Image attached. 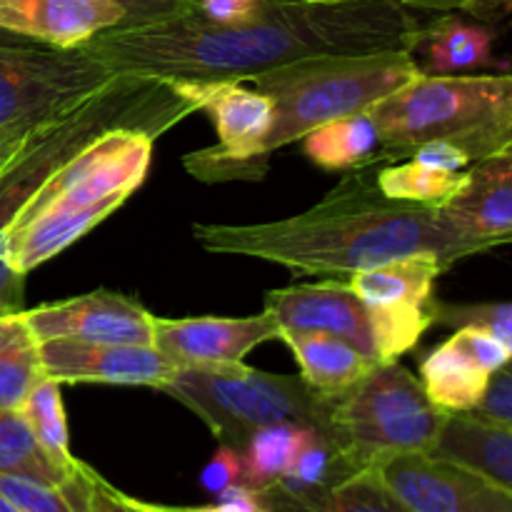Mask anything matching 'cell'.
I'll list each match as a JSON object with an SVG mask.
<instances>
[{
	"instance_id": "cell-27",
	"label": "cell",
	"mask_w": 512,
	"mask_h": 512,
	"mask_svg": "<svg viewBox=\"0 0 512 512\" xmlns=\"http://www.w3.org/2000/svg\"><path fill=\"white\" fill-rule=\"evenodd\" d=\"M70 470L50 458L20 410H0V475L60 488Z\"/></svg>"
},
{
	"instance_id": "cell-33",
	"label": "cell",
	"mask_w": 512,
	"mask_h": 512,
	"mask_svg": "<svg viewBox=\"0 0 512 512\" xmlns=\"http://www.w3.org/2000/svg\"><path fill=\"white\" fill-rule=\"evenodd\" d=\"M60 493L68 498L75 512H138L125 503L120 490H115L83 460H75L68 480L60 485Z\"/></svg>"
},
{
	"instance_id": "cell-19",
	"label": "cell",
	"mask_w": 512,
	"mask_h": 512,
	"mask_svg": "<svg viewBox=\"0 0 512 512\" xmlns=\"http://www.w3.org/2000/svg\"><path fill=\"white\" fill-rule=\"evenodd\" d=\"M130 195H110L80 208H48L30 218L18 220L5 235V260L20 275H28L38 265L68 250L75 240L103 223Z\"/></svg>"
},
{
	"instance_id": "cell-34",
	"label": "cell",
	"mask_w": 512,
	"mask_h": 512,
	"mask_svg": "<svg viewBox=\"0 0 512 512\" xmlns=\"http://www.w3.org/2000/svg\"><path fill=\"white\" fill-rule=\"evenodd\" d=\"M0 493L20 512H75L60 488L35 483V480L0 475Z\"/></svg>"
},
{
	"instance_id": "cell-28",
	"label": "cell",
	"mask_w": 512,
	"mask_h": 512,
	"mask_svg": "<svg viewBox=\"0 0 512 512\" xmlns=\"http://www.w3.org/2000/svg\"><path fill=\"white\" fill-rule=\"evenodd\" d=\"M465 180H468V170L453 173V170L430 168L418 160L390 165V168L378 163V170H375V185L383 195L405 200V203L433 205V208H443L445 203H450L463 190Z\"/></svg>"
},
{
	"instance_id": "cell-43",
	"label": "cell",
	"mask_w": 512,
	"mask_h": 512,
	"mask_svg": "<svg viewBox=\"0 0 512 512\" xmlns=\"http://www.w3.org/2000/svg\"><path fill=\"white\" fill-rule=\"evenodd\" d=\"M410 160H418V163L430 165V168L440 170H463L465 165H470V158L460 148L450 143H440V140H433V143H423L418 148L410 150Z\"/></svg>"
},
{
	"instance_id": "cell-31",
	"label": "cell",
	"mask_w": 512,
	"mask_h": 512,
	"mask_svg": "<svg viewBox=\"0 0 512 512\" xmlns=\"http://www.w3.org/2000/svg\"><path fill=\"white\" fill-rule=\"evenodd\" d=\"M353 475L348 465L343 463L338 450L333 448L325 435L318 430H305L303 440H300L298 450L293 455L288 473L278 483L288 485V488H318V485L338 483V480Z\"/></svg>"
},
{
	"instance_id": "cell-2",
	"label": "cell",
	"mask_w": 512,
	"mask_h": 512,
	"mask_svg": "<svg viewBox=\"0 0 512 512\" xmlns=\"http://www.w3.org/2000/svg\"><path fill=\"white\" fill-rule=\"evenodd\" d=\"M193 238L218 255H243L303 275H353L410 255H435L445 270L485 253L460 238L440 208L393 200L350 175L318 205L285 220L230 225L198 223Z\"/></svg>"
},
{
	"instance_id": "cell-36",
	"label": "cell",
	"mask_w": 512,
	"mask_h": 512,
	"mask_svg": "<svg viewBox=\"0 0 512 512\" xmlns=\"http://www.w3.org/2000/svg\"><path fill=\"white\" fill-rule=\"evenodd\" d=\"M455 343L470 355L478 365H483L490 375L498 373L505 363L512 358V350L498 338L488 335L485 330L478 328H458L453 333Z\"/></svg>"
},
{
	"instance_id": "cell-35",
	"label": "cell",
	"mask_w": 512,
	"mask_h": 512,
	"mask_svg": "<svg viewBox=\"0 0 512 512\" xmlns=\"http://www.w3.org/2000/svg\"><path fill=\"white\" fill-rule=\"evenodd\" d=\"M470 415L512 430V358L490 378L483 400Z\"/></svg>"
},
{
	"instance_id": "cell-18",
	"label": "cell",
	"mask_w": 512,
	"mask_h": 512,
	"mask_svg": "<svg viewBox=\"0 0 512 512\" xmlns=\"http://www.w3.org/2000/svg\"><path fill=\"white\" fill-rule=\"evenodd\" d=\"M125 25V10L105 0H0V30L58 48H78Z\"/></svg>"
},
{
	"instance_id": "cell-5",
	"label": "cell",
	"mask_w": 512,
	"mask_h": 512,
	"mask_svg": "<svg viewBox=\"0 0 512 512\" xmlns=\"http://www.w3.org/2000/svg\"><path fill=\"white\" fill-rule=\"evenodd\" d=\"M415 53H373L315 58L253 78L275 105L265 153L303 140L310 130L350 115L370 113L380 100L413 83L423 68Z\"/></svg>"
},
{
	"instance_id": "cell-44",
	"label": "cell",
	"mask_w": 512,
	"mask_h": 512,
	"mask_svg": "<svg viewBox=\"0 0 512 512\" xmlns=\"http://www.w3.org/2000/svg\"><path fill=\"white\" fill-rule=\"evenodd\" d=\"M0 512H20L18 508H15V505L13 503H10V500L8 498H5V495L3 493H0Z\"/></svg>"
},
{
	"instance_id": "cell-4",
	"label": "cell",
	"mask_w": 512,
	"mask_h": 512,
	"mask_svg": "<svg viewBox=\"0 0 512 512\" xmlns=\"http://www.w3.org/2000/svg\"><path fill=\"white\" fill-rule=\"evenodd\" d=\"M370 115L383 138L380 163L410 158V150L433 140L455 145L478 163L512 145V73H420Z\"/></svg>"
},
{
	"instance_id": "cell-24",
	"label": "cell",
	"mask_w": 512,
	"mask_h": 512,
	"mask_svg": "<svg viewBox=\"0 0 512 512\" xmlns=\"http://www.w3.org/2000/svg\"><path fill=\"white\" fill-rule=\"evenodd\" d=\"M303 150L323 170H360L380 163L383 138L373 115L360 113L310 130Z\"/></svg>"
},
{
	"instance_id": "cell-14",
	"label": "cell",
	"mask_w": 512,
	"mask_h": 512,
	"mask_svg": "<svg viewBox=\"0 0 512 512\" xmlns=\"http://www.w3.org/2000/svg\"><path fill=\"white\" fill-rule=\"evenodd\" d=\"M43 370L55 383H105L163 388L178 365L155 345L88 343L55 338L40 343Z\"/></svg>"
},
{
	"instance_id": "cell-3",
	"label": "cell",
	"mask_w": 512,
	"mask_h": 512,
	"mask_svg": "<svg viewBox=\"0 0 512 512\" xmlns=\"http://www.w3.org/2000/svg\"><path fill=\"white\" fill-rule=\"evenodd\" d=\"M198 113L173 83L140 75H118L108 88L68 110L40 130L38 138L0 175V315L23 308L25 275L5 260V235L35 190L90 140L115 128H140L155 138Z\"/></svg>"
},
{
	"instance_id": "cell-30",
	"label": "cell",
	"mask_w": 512,
	"mask_h": 512,
	"mask_svg": "<svg viewBox=\"0 0 512 512\" xmlns=\"http://www.w3.org/2000/svg\"><path fill=\"white\" fill-rule=\"evenodd\" d=\"M25 420L33 428L35 438L40 440L50 458L60 463L63 468H73L75 458L70 455V435H68V418H65L63 395H60V383L43 378L30 398L25 400L23 410Z\"/></svg>"
},
{
	"instance_id": "cell-32",
	"label": "cell",
	"mask_w": 512,
	"mask_h": 512,
	"mask_svg": "<svg viewBox=\"0 0 512 512\" xmlns=\"http://www.w3.org/2000/svg\"><path fill=\"white\" fill-rule=\"evenodd\" d=\"M435 325L478 328L512 350V303H435Z\"/></svg>"
},
{
	"instance_id": "cell-41",
	"label": "cell",
	"mask_w": 512,
	"mask_h": 512,
	"mask_svg": "<svg viewBox=\"0 0 512 512\" xmlns=\"http://www.w3.org/2000/svg\"><path fill=\"white\" fill-rule=\"evenodd\" d=\"M198 13L210 23L233 25L253 18L268 0H195Z\"/></svg>"
},
{
	"instance_id": "cell-26",
	"label": "cell",
	"mask_w": 512,
	"mask_h": 512,
	"mask_svg": "<svg viewBox=\"0 0 512 512\" xmlns=\"http://www.w3.org/2000/svg\"><path fill=\"white\" fill-rule=\"evenodd\" d=\"M495 33L485 25H470L458 18H443L425 28L423 43L430 75H465L493 60Z\"/></svg>"
},
{
	"instance_id": "cell-11",
	"label": "cell",
	"mask_w": 512,
	"mask_h": 512,
	"mask_svg": "<svg viewBox=\"0 0 512 512\" xmlns=\"http://www.w3.org/2000/svg\"><path fill=\"white\" fill-rule=\"evenodd\" d=\"M153 145L155 135L148 130H108L100 138L90 140L73 158L65 160L35 190L18 220L48 208H80V205H93L110 195H133L148 175Z\"/></svg>"
},
{
	"instance_id": "cell-40",
	"label": "cell",
	"mask_w": 512,
	"mask_h": 512,
	"mask_svg": "<svg viewBox=\"0 0 512 512\" xmlns=\"http://www.w3.org/2000/svg\"><path fill=\"white\" fill-rule=\"evenodd\" d=\"M408 8L465 10L480 20H498L512 15V0H403Z\"/></svg>"
},
{
	"instance_id": "cell-17",
	"label": "cell",
	"mask_w": 512,
	"mask_h": 512,
	"mask_svg": "<svg viewBox=\"0 0 512 512\" xmlns=\"http://www.w3.org/2000/svg\"><path fill=\"white\" fill-rule=\"evenodd\" d=\"M460 238L488 250L512 243V145L478 160L463 190L440 208Z\"/></svg>"
},
{
	"instance_id": "cell-13",
	"label": "cell",
	"mask_w": 512,
	"mask_h": 512,
	"mask_svg": "<svg viewBox=\"0 0 512 512\" xmlns=\"http://www.w3.org/2000/svg\"><path fill=\"white\" fill-rule=\"evenodd\" d=\"M265 313L280 328V338L288 333L335 335L380 363L368 305L355 295L348 280H323L270 290L265 295Z\"/></svg>"
},
{
	"instance_id": "cell-22",
	"label": "cell",
	"mask_w": 512,
	"mask_h": 512,
	"mask_svg": "<svg viewBox=\"0 0 512 512\" xmlns=\"http://www.w3.org/2000/svg\"><path fill=\"white\" fill-rule=\"evenodd\" d=\"M280 340L298 360L300 378L320 393H338L350 388L378 365L348 340L335 335L288 333Z\"/></svg>"
},
{
	"instance_id": "cell-9",
	"label": "cell",
	"mask_w": 512,
	"mask_h": 512,
	"mask_svg": "<svg viewBox=\"0 0 512 512\" xmlns=\"http://www.w3.org/2000/svg\"><path fill=\"white\" fill-rule=\"evenodd\" d=\"M218 128V145L185 155L190 175L208 183L255 180L265 173V140L273 130L275 105L263 90L235 80H178L173 83Z\"/></svg>"
},
{
	"instance_id": "cell-38",
	"label": "cell",
	"mask_w": 512,
	"mask_h": 512,
	"mask_svg": "<svg viewBox=\"0 0 512 512\" xmlns=\"http://www.w3.org/2000/svg\"><path fill=\"white\" fill-rule=\"evenodd\" d=\"M240 478H243V455L228 445H220L218 453L210 458V463L200 473V485L210 495H220L223 490L238 485Z\"/></svg>"
},
{
	"instance_id": "cell-15",
	"label": "cell",
	"mask_w": 512,
	"mask_h": 512,
	"mask_svg": "<svg viewBox=\"0 0 512 512\" xmlns=\"http://www.w3.org/2000/svg\"><path fill=\"white\" fill-rule=\"evenodd\" d=\"M30 330L43 340L73 338L88 343L153 345V313L138 300L113 290H93L60 303H45L25 313Z\"/></svg>"
},
{
	"instance_id": "cell-29",
	"label": "cell",
	"mask_w": 512,
	"mask_h": 512,
	"mask_svg": "<svg viewBox=\"0 0 512 512\" xmlns=\"http://www.w3.org/2000/svg\"><path fill=\"white\" fill-rule=\"evenodd\" d=\"M305 430L308 428H303V425L278 423L260 428L258 433L250 435L243 453H240L243 455V478H240V483L245 488L263 490L283 480Z\"/></svg>"
},
{
	"instance_id": "cell-42",
	"label": "cell",
	"mask_w": 512,
	"mask_h": 512,
	"mask_svg": "<svg viewBox=\"0 0 512 512\" xmlns=\"http://www.w3.org/2000/svg\"><path fill=\"white\" fill-rule=\"evenodd\" d=\"M53 120L55 118L43 120V123H18L10 125V128H0V175L20 158V153H23V150L38 138L40 130L48 123H53Z\"/></svg>"
},
{
	"instance_id": "cell-21",
	"label": "cell",
	"mask_w": 512,
	"mask_h": 512,
	"mask_svg": "<svg viewBox=\"0 0 512 512\" xmlns=\"http://www.w3.org/2000/svg\"><path fill=\"white\" fill-rule=\"evenodd\" d=\"M433 455L478 470L512 493V430L470 413H450Z\"/></svg>"
},
{
	"instance_id": "cell-39",
	"label": "cell",
	"mask_w": 512,
	"mask_h": 512,
	"mask_svg": "<svg viewBox=\"0 0 512 512\" xmlns=\"http://www.w3.org/2000/svg\"><path fill=\"white\" fill-rule=\"evenodd\" d=\"M125 503L138 512H265L255 503L253 495L248 493H230L218 498V505H205V508H188V505H160V503H145V500L130 498L125 495Z\"/></svg>"
},
{
	"instance_id": "cell-16",
	"label": "cell",
	"mask_w": 512,
	"mask_h": 512,
	"mask_svg": "<svg viewBox=\"0 0 512 512\" xmlns=\"http://www.w3.org/2000/svg\"><path fill=\"white\" fill-rule=\"evenodd\" d=\"M268 340H280V328L268 313L248 318H158L153 315V345L178 368L185 365H233Z\"/></svg>"
},
{
	"instance_id": "cell-8",
	"label": "cell",
	"mask_w": 512,
	"mask_h": 512,
	"mask_svg": "<svg viewBox=\"0 0 512 512\" xmlns=\"http://www.w3.org/2000/svg\"><path fill=\"white\" fill-rule=\"evenodd\" d=\"M118 73L83 48L0 30V128L43 123L108 88Z\"/></svg>"
},
{
	"instance_id": "cell-12",
	"label": "cell",
	"mask_w": 512,
	"mask_h": 512,
	"mask_svg": "<svg viewBox=\"0 0 512 512\" xmlns=\"http://www.w3.org/2000/svg\"><path fill=\"white\" fill-rule=\"evenodd\" d=\"M373 470L413 512H512L510 490L433 453L388 455Z\"/></svg>"
},
{
	"instance_id": "cell-23",
	"label": "cell",
	"mask_w": 512,
	"mask_h": 512,
	"mask_svg": "<svg viewBox=\"0 0 512 512\" xmlns=\"http://www.w3.org/2000/svg\"><path fill=\"white\" fill-rule=\"evenodd\" d=\"M493 375L475 363L450 335L420 363V383L435 405L448 413H473Z\"/></svg>"
},
{
	"instance_id": "cell-25",
	"label": "cell",
	"mask_w": 512,
	"mask_h": 512,
	"mask_svg": "<svg viewBox=\"0 0 512 512\" xmlns=\"http://www.w3.org/2000/svg\"><path fill=\"white\" fill-rule=\"evenodd\" d=\"M43 378L40 343L23 310L0 315V410H23Z\"/></svg>"
},
{
	"instance_id": "cell-6",
	"label": "cell",
	"mask_w": 512,
	"mask_h": 512,
	"mask_svg": "<svg viewBox=\"0 0 512 512\" xmlns=\"http://www.w3.org/2000/svg\"><path fill=\"white\" fill-rule=\"evenodd\" d=\"M448 418L398 363H378L350 388L325 393V438L350 473L388 455L433 453Z\"/></svg>"
},
{
	"instance_id": "cell-7",
	"label": "cell",
	"mask_w": 512,
	"mask_h": 512,
	"mask_svg": "<svg viewBox=\"0 0 512 512\" xmlns=\"http://www.w3.org/2000/svg\"><path fill=\"white\" fill-rule=\"evenodd\" d=\"M165 395L193 410L220 445L243 453L250 435L278 423L325 435V393L295 375L233 365H185L163 385Z\"/></svg>"
},
{
	"instance_id": "cell-37",
	"label": "cell",
	"mask_w": 512,
	"mask_h": 512,
	"mask_svg": "<svg viewBox=\"0 0 512 512\" xmlns=\"http://www.w3.org/2000/svg\"><path fill=\"white\" fill-rule=\"evenodd\" d=\"M125 10V25H145L180 18L198 10L195 0H105Z\"/></svg>"
},
{
	"instance_id": "cell-1",
	"label": "cell",
	"mask_w": 512,
	"mask_h": 512,
	"mask_svg": "<svg viewBox=\"0 0 512 512\" xmlns=\"http://www.w3.org/2000/svg\"><path fill=\"white\" fill-rule=\"evenodd\" d=\"M425 25L403 0H268L243 23H210L195 10L118 25L78 45L118 75L168 80H253L315 58L415 53Z\"/></svg>"
},
{
	"instance_id": "cell-10",
	"label": "cell",
	"mask_w": 512,
	"mask_h": 512,
	"mask_svg": "<svg viewBox=\"0 0 512 512\" xmlns=\"http://www.w3.org/2000/svg\"><path fill=\"white\" fill-rule=\"evenodd\" d=\"M443 273L435 255H410L348 275V285L368 305L380 363H398L435 325V280Z\"/></svg>"
},
{
	"instance_id": "cell-20",
	"label": "cell",
	"mask_w": 512,
	"mask_h": 512,
	"mask_svg": "<svg viewBox=\"0 0 512 512\" xmlns=\"http://www.w3.org/2000/svg\"><path fill=\"white\" fill-rule=\"evenodd\" d=\"M268 512H413L373 468L318 488H288L273 483L258 490Z\"/></svg>"
}]
</instances>
